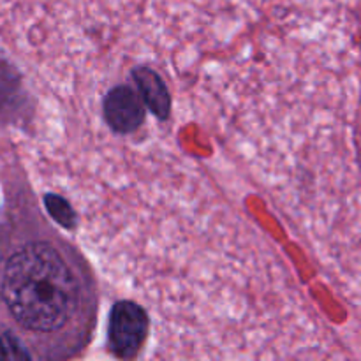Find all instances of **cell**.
Listing matches in <instances>:
<instances>
[{
  "label": "cell",
  "instance_id": "cell-5",
  "mask_svg": "<svg viewBox=\"0 0 361 361\" xmlns=\"http://www.w3.org/2000/svg\"><path fill=\"white\" fill-rule=\"evenodd\" d=\"M34 358L20 337L13 330L0 328V360H30Z\"/></svg>",
  "mask_w": 361,
  "mask_h": 361
},
{
  "label": "cell",
  "instance_id": "cell-1",
  "mask_svg": "<svg viewBox=\"0 0 361 361\" xmlns=\"http://www.w3.org/2000/svg\"><path fill=\"white\" fill-rule=\"evenodd\" d=\"M0 300L32 355L46 360L78 356L97 317V284L81 254L55 233L21 242L0 268Z\"/></svg>",
  "mask_w": 361,
  "mask_h": 361
},
{
  "label": "cell",
  "instance_id": "cell-6",
  "mask_svg": "<svg viewBox=\"0 0 361 361\" xmlns=\"http://www.w3.org/2000/svg\"><path fill=\"white\" fill-rule=\"evenodd\" d=\"M44 204H46V210L49 212V215H51L60 226H63V228L67 229H73L74 226H76V214H74L73 207H71L62 196H56V194H46Z\"/></svg>",
  "mask_w": 361,
  "mask_h": 361
},
{
  "label": "cell",
  "instance_id": "cell-2",
  "mask_svg": "<svg viewBox=\"0 0 361 361\" xmlns=\"http://www.w3.org/2000/svg\"><path fill=\"white\" fill-rule=\"evenodd\" d=\"M150 321L145 309L130 300L113 305L108 324V348L116 358H136L147 342Z\"/></svg>",
  "mask_w": 361,
  "mask_h": 361
},
{
  "label": "cell",
  "instance_id": "cell-4",
  "mask_svg": "<svg viewBox=\"0 0 361 361\" xmlns=\"http://www.w3.org/2000/svg\"><path fill=\"white\" fill-rule=\"evenodd\" d=\"M133 78L137 85L141 99L152 109L157 118L166 120L171 111V95L164 80L150 67H137L133 71Z\"/></svg>",
  "mask_w": 361,
  "mask_h": 361
},
{
  "label": "cell",
  "instance_id": "cell-3",
  "mask_svg": "<svg viewBox=\"0 0 361 361\" xmlns=\"http://www.w3.org/2000/svg\"><path fill=\"white\" fill-rule=\"evenodd\" d=\"M104 118L118 134H130L145 122V102L141 95L129 85H118L106 94Z\"/></svg>",
  "mask_w": 361,
  "mask_h": 361
}]
</instances>
